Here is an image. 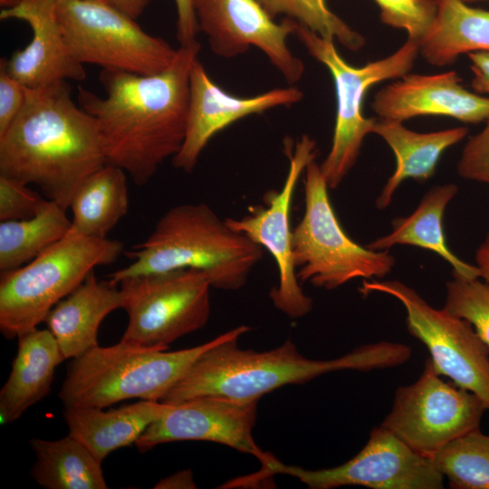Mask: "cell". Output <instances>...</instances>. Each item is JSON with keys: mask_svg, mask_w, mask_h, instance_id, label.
I'll list each match as a JSON object with an SVG mask.
<instances>
[{"mask_svg": "<svg viewBox=\"0 0 489 489\" xmlns=\"http://www.w3.org/2000/svg\"><path fill=\"white\" fill-rule=\"evenodd\" d=\"M18 2L19 0H0V6L2 7V9H6L13 7Z\"/></svg>", "mask_w": 489, "mask_h": 489, "instance_id": "60d3db41", "label": "cell"}, {"mask_svg": "<svg viewBox=\"0 0 489 489\" xmlns=\"http://www.w3.org/2000/svg\"><path fill=\"white\" fill-rule=\"evenodd\" d=\"M263 252L208 205L182 204L169 208L148 238L125 253L133 263L108 278L118 285L125 278L194 269L208 277L212 288L236 291L245 285Z\"/></svg>", "mask_w": 489, "mask_h": 489, "instance_id": "277c9868", "label": "cell"}, {"mask_svg": "<svg viewBox=\"0 0 489 489\" xmlns=\"http://www.w3.org/2000/svg\"><path fill=\"white\" fill-rule=\"evenodd\" d=\"M118 240L70 230L28 264L0 277V331L11 340L37 328L50 311L80 286L99 265L123 252Z\"/></svg>", "mask_w": 489, "mask_h": 489, "instance_id": "8992f818", "label": "cell"}, {"mask_svg": "<svg viewBox=\"0 0 489 489\" xmlns=\"http://www.w3.org/2000/svg\"><path fill=\"white\" fill-rule=\"evenodd\" d=\"M240 325L198 346L176 351L121 340L72 359L59 391L64 408H106L129 398L161 401L209 349L249 331Z\"/></svg>", "mask_w": 489, "mask_h": 489, "instance_id": "5b68a950", "label": "cell"}, {"mask_svg": "<svg viewBox=\"0 0 489 489\" xmlns=\"http://www.w3.org/2000/svg\"><path fill=\"white\" fill-rule=\"evenodd\" d=\"M57 14L69 52L82 65L151 75L177 57L178 48L105 0H58Z\"/></svg>", "mask_w": 489, "mask_h": 489, "instance_id": "9c48e42d", "label": "cell"}, {"mask_svg": "<svg viewBox=\"0 0 489 489\" xmlns=\"http://www.w3.org/2000/svg\"><path fill=\"white\" fill-rule=\"evenodd\" d=\"M485 410L475 394L443 380L428 357L418 379L396 389L380 426L431 458L455 439L480 429Z\"/></svg>", "mask_w": 489, "mask_h": 489, "instance_id": "7c38bea8", "label": "cell"}, {"mask_svg": "<svg viewBox=\"0 0 489 489\" xmlns=\"http://www.w3.org/2000/svg\"><path fill=\"white\" fill-rule=\"evenodd\" d=\"M177 8V39L179 46H187L197 42L199 32L192 0H175Z\"/></svg>", "mask_w": 489, "mask_h": 489, "instance_id": "d590c367", "label": "cell"}, {"mask_svg": "<svg viewBox=\"0 0 489 489\" xmlns=\"http://www.w3.org/2000/svg\"><path fill=\"white\" fill-rule=\"evenodd\" d=\"M485 127L469 137L456 165L464 179L489 185V118Z\"/></svg>", "mask_w": 489, "mask_h": 489, "instance_id": "836d02e7", "label": "cell"}, {"mask_svg": "<svg viewBox=\"0 0 489 489\" xmlns=\"http://www.w3.org/2000/svg\"><path fill=\"white\" fill-rule=\"evenodd\" d=\"M274 19L286 15L323 38L337 40L344 47L358 51L365 38L330 10L326 0H257Z\"/></svg>", "mask_w": 489, "mask_h": 489, "instance_id": "f546056e", "label": "cell"}, {"mask_svg": "<svg viewBox=\"0 0 489 489\" xmlns=\"http://www.w3.org/2000/svg\"><path fill=\"white\" fill-rule=\"evenodd\" d=\"M302 98V91L293 85L252 97L232 95L212 81L197 59L189 78L186 137L180 150L172 158L173 166L184 172H192L204 148L216 133L244 117L279 106H290Z\"/></svg>", "mask_w": 489, "mask_h": 489, "instance_id": "e0dca14e", "label": "cell"}, {"mask_svg": "<svg viewBox=\"0 0 489 489\" xmlns=\"http://www.w3.org/2000/svg\"><path fill=\"white\" fill-rule=\"evenodd\" d=\"M26 91L27 88L10 76L0 62V136L21 112Z\"/></svg>", "mask_w": 489, "mask_h": 489, "instance_id": "e575fe53", "label": "cell"}, {"mask_svg": "<svg viewBox=\"0 0 489 489\" xmlns=\"http://www.w3.org/2000/svg\"><path fill=\"white\" fill-rule=\"evenodd\" d=\"M359 292L397 299L410 335L428 350L436 372L475 394L489 410V350L466 320L432 307L414 288L398 280H363Z\"/></svg>", "mask_w": 489, "mask_h": 489, "instance_id": "8fae6325", "label": "cell"}, {"mask_svg": "<svg viewBox=\"0 0 489 489\" xmlns=\"http://www.w3.org/2000/svg\"><path fill=\"white\" fill-rule=\"evenodd\" d=\"M35 454L31 470L45 489H107L100 461L84 445L68 434L57 440L34 438Z\"/></svg>", "mask_w": 489, "mask_h": 489, "instance_id": "4316f807", "label": "cell"}, {"mask_svg": "<svg viewBox=\"0 0 489 489\" xmlns=\"http://www.w3.org/2000/svg\"><path fill=\"white\" fill-rule=\"evenodd\" d=\"M383 24L406 30L408 39L420 44L431 33L437 16L435 0H374Z\"/></svg>", "mask_w": 489, "mask_h": 489, "instance_id": "1f68e13d", "label": "cell"}, {"mask_svg": "<svg viewBox=\"0 0 489 489\" xmlns=\"http://www.w3.org/2000/svg\"><path fill=\"white\" fill-rule=\"evenodd\" d=\"M293 34L309 54L331 72L337 110L330 152L320 165L331 189L337 188L355 165L364 139L373 133L374 118L363 115V101L373 85L409 73L419 54V44L407 40L394 53L361 67L349 64L338 53L334 41L326 39L295 21Z\"/></svg>", "mask_w": 489, "mask_h": 489, "instance_id": "ba28073f", "label": "cell"}, {"mask_svg": "<svg viewBox=\"0 0 489 489\" xmlns=\"http://www.w3.org/2000/svg\"><path fill=\"white\" fill-rule=\"evenodd\" d=\"M201 45L179 46L165 71L142 75L101 70L105 96L78 88L79 105L96 120L108 164L122 168L142 187L185 140L189 78Z\"/></svg>", "mask_w": 489, "mask_h": 489, "instance_id": "6da1fadb", "label": "cell"}, {"mask_svg": "<svg viewBox=\"0 0 489 489\" xmlns=\"http://www.w3.org/2000/svg\"><path fill=\"white\" fill-rule=\"evenodd\" d=\"M304 213L292 229V251L296 276L302 283L334 290L357 278L381 279L396 258L387 251H374L353 241L342 228L314 160L304 170Z\"/></svg>", "mask_w": 489, "mask_h": 489, "instance_id": "52a82bcc", "label": "cell"}, {"mask_svg": "<svg viewBox=\"0 0 489 489\" xmlns=\"http://www.w3.org/2000/svg\"><path fill=\"white\" fill-rule=\"evenodd\" d=\"M373 133L382 138L393 150L396 168L375 200L378 209H386L403 181L411 178L423 183L435 174L443 153L468 134L466 127L420 133L407 129L403 122L376 120Z\"/></svg>", "mask_w": 489, "mask_h": 489, "instance_id": "7402d4cb", "label": "cell"}, {"mask_svg": "<svg viewBox=\"0 0 489 489\" xmlns=\"http://www.w3.org/2000/svg\"><path fill=\"white\" fill-rule=\"evenodd\" d=\"M443 308L471 323L489 350V283L453 276L446 283Z\"/></svg>", "mask_w": 489, "mask_h": 489, "instance_id": "4dcf8cb0", "label": "cell"}, {"mask_svg": "<svg viewBox=\"0 0 489 489\" xmlns=\"http://www.w3.org/2000/svg\"><path fill=\"white\" fill-rule=\"evenodd\" d=\"M107 3L137 19L145 11L152 0H105Z\"/></svg>", "mask_w": 489, "mask_h": 489, "instance_id": "f35d334b", "label": "cell"}, {"mask_svg": "<svg viewBox=\"0 0 489 489\" xmlns=\"http://www.w3.org/2000/svg\"><path fill=\"white\" fill-rule=\"evenodd\" d=\"M257 402L202 396L168 404L135 445L146 452L164 443L209 441L254 455L264 469L276 458L264 452L253 437Z\"/></svg>", "mask_w": 489, "mask_h": 489, "instance_id": "2e32d148", "label": "cell"}, {"mask_svg": "<svg viewBox=\"0 0 489 489\" xmlns=\"http://www.w3.org/2000/svg\"><path fill=\"white\" fill-rule=\"evenodd\" d=\"M453 489H489V435L480 429L451 442L431 457Z\"/></svg>", "mask_w": 489, "mask_h": 489, "instance_id": "f1b7e54d", "label": "cell"}, {"mask_svg": "<svg viewBox=\"0 0 489 489\" xmlns=\"http://www.w3.org/2000/svg\"><path fill=\"white\" fill-rule=\"evenodd\" d=\"M58 0H19L2 9L0 19H19L32 30L30 43L1 62L7 73L26 88L36 89L60 81H82L83 65L71 55L57 14Z\"/></svg>", "mask_w": 489, "mask_h": 489, "instance_id": "ac0fdd59", "label": "cell"}, {"mask_svg": "<svg viewBox=\"0 0 489 489\" xmlns=\"http://www.w3.org/2000/svg\"><path fill=\"white\" fill-rule=\"evenodd\" d=\"M72 226L66 209L53 201L35 216L1 221L0 270L19 268L66 235Z\"/></svg>", "mask_w": 489, "mask_h": 489, "instance_id": "83f0119b", "label": "cell"}, {"mask_svg": "<svg viewBox=\"0 0 489 489\" xmlns=\"http://www.w3.org/2000/svg\"><path fill=\"white\" fill-rule=\"evenodd\" d=\"M475 258L480 279L489 283V233L477 247Z\"/></svg>", "mask_w": 489, "mask_h": 489, "instance_id": "ab89813d", "label": "cell"}, {"mask_svg": "<svg viewBox=\"0 0 489 489\" xmlns=\"http://www.w3.org/2000/svg\"><path fill=\"white\" fill-rule=\"evenodd\" d=\"M118 285L129 317L121 340L167 350L208 321L212 286L200 271L144 274L125 278Z\"/></svg>", "mask_w": 489, "mask_h": 489, "instance_id": "30bf717a", "label": "cell"}, {"mask_svg": "<svg viewBox=\"0 0 489 489\" xmlns=\"http://www.w3.org/2000/svg\"><path fill=\"white\" fill-rule=\"evenodd\" d=\"M455 71L406 74L384 86L371 107L382 120L405 121L418 116H446L476 124L489 118V97L466 90Z\"/></svg>", "mask_w": 489, "mask_h": 489, "instance_id": "d6986e66", "label": "cell"}, {"mask_svg": "<svg viewBox=\"0 0 489 489\" xmlns=\"http://www.w3.org/2000/svg\"><path fill=\"white\" fill-rule=\"evenodd\" d=\"M192 472L180 471L173 475L161 479L154 488H195Z\"/></svg>", "mask_w": 489, "mask_h": 489, "instance_id": "74e56055", "label": "cell"}, {"mask_svg": "<svg viewBox=\"0 0 489 489\" xmlns=\"http://www.w3.org/2000/svg\"><path fill=\"white\" fill-rule=\"evenodd\" d=\"M471 62L473 78L471 87L476 93L489 95V52L480 51L467 53Z\"/></svg>", "mask_w": 489, "mask_h": 489, "instance_id": "8d00e7d4", "label": "cell"}, {"mask_svg": "<svg viewBox=\"0 0 489 489\" xmlns=\"http://www.w3.org/2000/svg\"><path fill=\"white\" fill-rule=\"evenodd\" d=\"M457 193L458 187L453 183L432 187L410 215L394 218L391 231L366 246L374 251H387L396 245L420 247L438 254L448 263L453 269L452 276L468 280L480 278L476 265L456 256L446 240L444 215Z\"/></svg>", "mask_w": 489, "mask_h": 489, "instance_id": "603a6c76", "label": "cell"}, {"mask_svg": "<svg viewBox=\"0 0 489 489\" xmlns=\"http://www.w3.org/2000/svg\"><path fill=\"white\" fill-rule=\"evenodd\" d=\"M436 24L419 46L427 62L436 66L454 63L461 54L489 52V11L461 0H435Z\"/></svg>", "mask_w": 489, "mask_h": 489, "instance_id": "d4e9b609", "label": "cell"}, {"mask_svg": "<svg viewBox=\"0 0 489 489\" xmlns=\"http://www.w3.org/2000/svg\"><path fill=\"white\" fill-rule=\"evenodd\" d=\"M126 174L122 168L107 163L85 179L70 205L71 232L106 238L128 212Z\"/></svg>", "mask_w": 489, "mask_h": 489, "instance_id": "484cf974", "label": "cell"}, {"mask_svg": "<svg viewBox=\"0 0 489 489\" xmlns=\"http://www.w3.org/2000/svg\"><path fill=\"white\" fill-rule=\"evenodd\" d=\"M63 360L59 345L48 329L35 328L18 337L11 372L0 390L3 424L17 420L49 394L55 369Z\"/></svg>", "mask_w": 489, "mask_h": 489, "instance_id": "44dd1931", "label": "cell"}, {"mask_svg": "<svg viewBox=\"0 0 489 489\" xmlns=\"http://www.w3.org/2000/svg\"><path fill=\"white\" fill-rule=\"evenodd\" d=\"M276 474L295 477L309 488L364 486L372 489H441L445 477L424 456L382 426L369 433L366 445L349 461L331 468L308 470L275 459L261 477Z\"/></svg>", "mask_w": 489, "mask_h": 489, "instance_id": "5bb4252c", "label": "cell"}, {"mask_svg": "<svg viewBox=\"0 0 489 489\" xmlns=\"http://www.w3.org/2000/svg\"><path fill=\"white\" fill-rule=\"evenodd\" d=\"M122 305L123 295L118 285L110 280L98 281L92 271L50 311L44 322L64 360L74 359L99 345L101 321Z\"/></svg>", "mask_w": 489, "mask_h": 489, "instance_id": "ffe728a7", "label": "cell"}, {"mask_svg": "<svg viewBox=\"0 0 489 489\" xmlns=\"http://www.w3.org/2000/svg\"><path fill=\"white\" fill-rule=\"evenodd\" d=\"M167 403L139 400L120 408H64L69 435L84 445L100 461L111 452L135 444L168 408Z\"/></svg>", "mask_w": 489, "mask_h": 489, "instance_id": "cb8c5ba5", "label": "cell"}, {"mask_svg": "<svg viewBox=\"0 0 489 489\" xmlns=\"http://www.w3.org/2000/svg\"><path fill=\"white\" fill-rule=\"evenodd\" d=\"M199 32L217 56L233 58L251 46L260 49L283 79L293 85L304 64L287 44L295 21L275 23L257 0H192Z\"/></svg>", "mask_w": 489, "mask_h": 489, "instance_id": "9a60e30c", "label": "cell"}, {"mask_svg": "<svg viewBox=\"0 0 489 489\" xmlns=\"http://www.w3.org/2000/svg\"><path fill=\"white\" fill-rule=\"evenodd\" d=\"M283 144L289 169L282 188L264 193V205L251 206L245 216L228 217L225 222L271 254L277 265L279 280L269 296L280 312L297 319L308 314L313 303L296 276L292 251L291 206L300 176L315 159L317 149L315 140L308 135H302L293 149L288 138Z\"/></svg>", "mask_w": 489, "mask_h": 489, "instance_id": "4fadbf2b", "label": "cell"}, {"mask_svg": "<svg viewBox=\"0 0 489 489\" xmlns=\"http://www.w3.org/2000/svg\"><path fill=\"white\" fill-rule=\"evenodd\" d=\"M466 4H469V3H474V2H478V1H489V0H461Z\"/></svg>", "mask_w": 489, "mask_h": 489, "instance_id": "b9f144b4", "label": "cell"}, {"mask_svg": "<svg viewBox=\"0 0 489 489\" xmlns=\"http://www.w3.org/2000/svg\"><path fill=\"white\" fill-rule=\"evenodd\" d=\"M50 200L26 184L0 175V220L28 219L39 214Z\"/></svg>", "mask_w": 489, "mask_h": 489, "instance_id": "d6a6232c", "label": "cell"}, {"mask_svg": "<svg viewBox=\"0 0 489 489\" xmlns=\"http://www.w3.org/2000/svg\"><path fill=\"white\" fill-rule=\"evenodd\" d=\"M107 164L95 119L76 105L67 81L29 89L0 136V175L34 184L67 210L80 186Z\"/></svg>", "mask_w": 489, "mask_h": 489, "instance_id": "7a4b0ae2", "label": "cell"}, {"mask_svg": "<svg viewBox=\"0 0 489 489\" xmlns=\"http://www.w3.org/2000/svg\"><path fill=\"white\" fill-rule=\"evenodd\" d=\"M237 340H229L206 350L161 402L177 404L202 396L258 401L264 394L285 385L303 384L339 370L394 368L408 362L412 355L408 345L379 341L355 348L339 358L315 360L302 356L291 340L263 352L242 350Z\"/></svg>", "mask_w": 489, "mask_h": 489, "instance_id": "3957f363", "label": "cell"}]
</instances>
